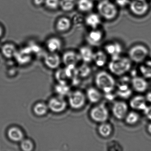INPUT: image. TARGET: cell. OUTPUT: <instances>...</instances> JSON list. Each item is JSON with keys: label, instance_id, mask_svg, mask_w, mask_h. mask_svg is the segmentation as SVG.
Listing matches in <instances>:
<instances>
[{"label": "cell", "instance_id": "obj_13", "mask_svg": "<svg viewBox=\"0 0 151 151\" xmlns=\"http://www.w3.org/2000/svg\"><path fill=\"white\" fill-rule=\"evenodd\" d=\"M105 50L113 59L120 56L122 51V47L118 42H114L107 44L105 46Z\"/></svg>", "mask_w": 151, "mask_h": 151}, {"label": "cell", "instance_id": "obj_11", "mask_svg": "<svg viewBox=\"0 0 151 151\" xmlns=\"http://www.w3.org/2000/svg\"><path fill=\"white\" fill-rule=\"evenodd\" d=\"M63 61L64 64L67 66H76L77 64L81 60L79 54L74 51H68L64 53L63 56Z\"/></svg>", "mask_w": 151, "mask_h": 151}, {"label": "cell", "instance_id": "obj_9", "mask_svg": "<svg viewBox=\"0 0 151 151\" xmlns=\"http://www.w3.org/2000/svg\"><path fill=\"white\" fill-rule=\"evenodd\" d=\"M130 9L132 14L141 16L146 14L149 5L146 0H133L130 3Z\"/></svg>", "mask_w": 151, "mask_h": 151}, {"label": "cell", "instance_id": "obj_14", "mask_svg": "<svg viewBox=\"0 0 151 151\" xmlns=\"http://www.w3.org/2000/svg\"><path fill=\"white\" fill-rule=\"evenodd\" d=\"M145 97L142 95H137L134 96L130 100L129 102L130 106L132 109L135 110L144 111L147 107Z\"/></svg>", "mask_w": 151, "mask_h": 151}, {"label": "cell", "instance_id": "obj_41", "mask_svg": "<svg viewBox=\"0 0 151 151\" xmlns=\"http://www.w3.org/2000/svg\"><path fill=\"white\" fill-rule=\"evenodd\" d=\"M33 3L37 6H40L45 3V0H33Z\"/></svg>", "mask_w": 151, "mask_h": 151}, {"label": "cell", "instance_id": "obj_19", "mask_svg": "<svg viewBox=\"0 0 151 151\" xmlns=\"http://www.w3.org/2000/svg\"><path fill=\"white\" fill-rule=\"evenodd\" d=\"M47 47L51 53H55L61 48V40L57 37L50 38L47 41Z\"/></svg>", "mask_w": 151, "mask_h": 151}, {"label": "cell", "instance_id": "obj_5", "mask_svg": "<svg viewBox=\"0 0 151 151\" xmlns=\"http://www.w3.org/2000/svg\"><path fill=\"white\" fill-rule=\"evenodd\" d=\"M90 116L93 121L101 123L107 121L109 117V112L106 105L100 103L92 108Z\"/></svg>", "mask_w": 151, "mask_h": 151}, {"label": "cell", "instance_id": "obj_37", "mask_svg": "<svg viewBox=\"0 0 151 151\" xmlns=\"http://www.w3.org/2000/svg\"><path fill=\"white\" fill-rule=\"evenodd\" d=\"M107 150L108 151H122L121 145L116 141H113L109 142L107 146Z\"/></svg>", "mask_w": 151, "mask_h": 151}, {"label": "cell", "instance_id": "obj_42", "mask_svg": "<svg viewBox=\"0 0 151 151\" xmlns=\"http://www.w3.org/2000/svg\"><path fill=\"white\" fill-rule=\"evenodd\" d=\"M145 98L147 102L151 103V92H149L147 93L146 95Z\"/></svg>", "mask_w": 151, "mask_h": 151}, {"label": "cell", "instance_id": "obj_34", "mask_svg": "<svg viewBox=\"0 0 151 151\" xmlns=\"http://www.w3.org/2000/svg\"><path fill=\"white\" fill-rule=\"evenodd\" d=\"M20 147L24 151H32L34 148L33 142L29 139H24L21 141Z\"/></svg>", "mask_w": 151, "mask_h": 151}, {"label": "cell", "instance_id": "obj_7", "mask_svg": "<svg viewBox=\"0 0 151 151\" xmlns=\"http://www.w3.org/2000/svg\"><path fill=\"white\" fill-rule=\"evenodd\" d=\"M48 109L55 113H60L65 111L68 106V103L64 97L58 96L53 97L49 100Z\"/></svg>", "mask_w": 151, "mask_h": 151}, {"label": "cell", "instance_id": "obj_27", "mask_svg": "<svg viewBox=\"0 0 151 151\" xmlns=\"http://www.w3.org/2000/svg\"><path fill=\"white\" fill-rule=\"evenodd\" d=\"M77 4L78 10L82 12H89L93 7L92 0H78Z\"/></svg>", "mask_w": 151, "mask_h": 151}, {"label": "cell", "instance_id": "obj_15", "mask_svg": "<svg viewBox=\"0 0 151 151\" xmlns=\"http://www.w3.org/2000/svg\"><path fill=\"white\" fill-rule=\"evenodd\" d=\"M32 54L29 48L27 46L20 51H17L14 57L20 64H26L31 60Z\"/></svg>", "mask_w": 151, "mask_h": 151}, {"label": "cell", "instance_id": "obj_45", "mask_svg": "<svg viewBox=\"0 0 151 151\" xmlns=\"http://www.w3.org/2000/svg\"><path fill=\"white\" fill-rule=\"evenodd\" d=\"M94 1H98V0H94Z\"/></svg>", "mask_w": 151, "mask_h": 151}, {"label": "cell", "instance_id": "obj_30", "mask_svg": "<svg viewBox=\"0 0 151 151\" xmlns=\"http://www.w3.org/2000/svg\"><path fill=\"white\" fill-rule=\"evenodd\" d=\"M55 91L58 96L63 97L66 95H68L70 92V88L68 84L59 83L55 87Z\"/></svg>", "mask_w": 151, "mask_h": 151}, {"label": "cell", "instance_id": "obj_2", "mask_svg": "<svg viewBox=\"0 0 151 151\" xmlns=\"http://www.w3.org/2000/svg\"><path fill=\"white\" fill-rule=\"evenodd\" d=\"M95 83L97 87L105 93L112 92L116 85L114 77L105 71L97 73L95 78Z\"/></svg>", "mask_w": 151, "mask_h": 151}, {"label": "cell", "instance_id": "obj_39", "mask_svg": "<svg viewBox=\"0 0 151 151\" xmlns=\"http://www.w3.org/2000/svg\"><path fill=\"white\" fill-rule=\"evenodd\" d=\"M117 5L120 6H124L128 4L129 2V0H114Z\"/></svg>", "mask_w": 151, "mask_h": 151}, {"label": "cell", "instance_id": "obj_4", "mask_svg": "<svg viewBox=\"0 0 151 151\" xmlns=\"http://www.w3.org/2000/svg\"><path fill=\"white\" fill-rule=\"evenodd\" d=\"M149 54L147 47L142 45H137L131 47L128 52L129 58L136 63H142Z\"/></svg>", "mask_w": 151, "mask_h": 151}, {"label": "cell", "instance_id": "obj_23", "mask_svg": "<svg viewBox=\"0 0 151 151\" xmlns=\"http://www.w3.org/2000/svg\"><path fill=\"white\" fill-rule=\"evenodd\" d=\"M107 57L105 52L98 51L93 54V61L97 67H102L105 66L107 62Z\"/></svg>", "mask_w": 151, "mask_h": 151}, {"label": "cell", "instance_id": "obj_8", "mask_svg": "<svg viewBox=\"0 0 151 151\" xmlns=\"http://www.w3.org/2000/svg\"><path fill=\"white\" fill-rule=\"evenodd\" d=\"M129 78L128 77L122 78L117 85L116 95L124 99H128L131 96L132 91L129 86Z\"/></svg>", "mask_w": 151, "mask_h": 151}, {"label": "cell", "instance_id": "obj_44", "mask_svg": "<svg viewBox=\"0 0 151 151\" xmlns=\"http://www.w3.org/2000/svg\"><path fill=\"white\" fill-rule=\"evenodd\" d=\"M2 34H3V29L1 26H0V37L2 36Z\"/></svg>", "mask_w": 151, "mask_h": 151}, {"label": "cell", "instance_id": "obj_24", "mask_svg": "<svg viewBox=\"0 0 151 151\" xmlns=\"http://www.w3.org/2000/svg\"><path fill=\"white\" fill-rule=\"evenodd\" d=\"M71 22L70 20L67 17H62L57 21L56 28L57 30L60 32H65L70 29Z\"/></svg>", "mask_w": 151, "mask_h": 151}, {"label": "cell", "instance_id": "obj_12", "mask_svg": "<svg viewBox=\"0 0 151 151\" xmlns=\"http://www.w3.org/2000/svg\"><path fill=\"white\" fill-rule=\"evenodd\" d=\"M131 83L134 91L138 93H144L148 88V83L146 80L141 77H133Z\"/></svg>", "mask_w": 151, "mask_h": 151}, {"label": "cell", "instance_id": "obj_3", "mask_svg": "<svg viewBox=\"0 0 151 151\" xmlns=\"http://www.w3.org/2000/svg\"><path fill=\"white\" fill-rule=\"evenodd\" d=\"M97 9L101 17L107 20H112L116 17L117 9L116 6L109 0H102L97 6Z\"/></svg>", "mask_w": 151, "mask_h": 151}, {"label": "cell", "instance_id": "obj_25", "mask_svg": "<svg viewBox=\"0 0 151 151\" xmlns=\"http://www.w3.org/2000/svg\"><path fill=\"white\" fill-rule=\"evenodd\" d=\"M99 134L102 137L107 138L110 136L113 132L111 124L105 122L101 123L98 127Z\"/></svg>", "mask_w": 151, "mask_h": 151}, {"label": "cell", "instance_id": "obj_28", "mask_svg": "<svg viewBox=\"0 0 151 151\" xmlns=\"http://www.w3.org/2000/svg\"><path fill=\"white\" fill-rule=\"evenodd\" d=\"M48 107L47 105L43 102H38L34 105L33 108V112L38 116L45 115L48 112Z\"/></svg>", "mask_w": 151, "mask_h": 151}, {"label": "cell", "instance_id": "obj_21", "mask_svg": "<svg viewBox=\"0 0 151 151\" xmlns=\"http://www.w3.org/2000/svg\"><path fill=\"white\" fill-rule=\"evenodd\" d=\"M93 54L92 50L88 47H82L79 50V55L81 60L85 63L92 61Z\"/></svg>", "mask_w": 151, "mask_h": 151}, {"label": "cell", "instance_id": "obj_43", "mask_svg": "<svg viewBox=\"0 0 151 151\" xmlns=\"http://www.w3.org/2000/svg\"><path fill=\"white\" fill-rule=\"evenodd\" d=\"M147 131L148 133L151 135V123L148 124L147 126Z\"/></svg>", "mask_w": 151, "mask_h": 151}, {"label": "cell", "instance_id": "obj_32", "mask_svg": "<svg viewBox=\"0 0 151 151\" xmlns=\"http://www.w3.org/2000/svg\"><path fill=\"white\" fill-rule=\"evenodd\" d=\"M124 119L127 124L134 125L136 124L139 121V115L135 111H131L128 113Z\"/></svg>", "mask_w": 151, "mask_h": 151}, {"label": "cell", "instance_id": "obj_31", "mask_svg": "<svg viewBox=\"0 0 151 151\" xmlns=\"http://www.w3.org/2000/svg\"><path fill=\"white\" fill-rule=\"evenodd\" d=\"M76 5V0H60V6L65 12H70L73 10Z\"/></svg>", "mask_w": 151, "mask_h": 151}, {"label": "cell", "instance_id": "obj_22", "mask_svg": "<svg viewBox=\"0 0 151 151\" xmlns=\"http://www.w3.org/2000/svg\"><path fill=\"white\" fill-rule=\"evenodd\" d=\"M86 24L93 29H95L101 23L99 16L96 14H91L86 17L85 20Z\"/></svg>", "mask_w": 151, "mask_h": 151}, {"label": "cell", "instance_id": "obj_1", "mask_svg": "<svg viewBox=\"0 0 151 151\" xmlns=\"http://www.w3.org/2000/svg\"><path fill=\"white\" fill-rule=\"evenodd\" d=\"M131 62L129 58L120 56L112 59L109 64L108 68L112 74L120 76H123L130 70Z\"/></svg>", "mask_w": 151, "mask_h": 151}, {"label": "cell", "instance_id": "obj_40", "mask_svg": "<svg viewBox=\"0 0 151 151\" xmlns=\"http://www.w3.org/2000/svg\"><path fill=\"white\" fill-rule=\"evenodd\" d=\"M106 94V98L109 100H113L115 98V95L112 93V92L109 93H105Z\"/></svg>", "mask_w": 151, "mask_h": 151}, {"label": "cell", "instance_id": "obj_20", "mask_svg": "<svg viewBox=\"0 0 151 151\" xmlns=\"http://www.w3.org/2000/svg\"><path fill=\"white\" fill-rule=\"evenodd\" d=\"M86 98L88 100L92 103H98L101 99L100 92L94 87H90L86 91Z\"/></svg>", "mask_w": 151, "mask_h": 151}, {"label": "cell", "instance_id": "obj_35", "mask_svg": "<svg viewBox=\"0 0 151 151\" xmlns=\"http://www.w3.org/2000/svg\"><path fill=\"white\" fill-rule=\"evenodd\" d=\"M78 71L80 77L85 78L91 74V70L88 65L85 63L78 68Z\"/></svg>", "mask_w": 151, "mask_h": 151}, {"label": "cell", "instance_id": "obj_18", "mask_svg": "<svg viewBox=\"0 0 151 151\" xmlns=\"http://www.w3.org/2000/svg\"><path fill=\"white\" fill-rule=\"evenodd\" d=\"M103 38V34L99 30L93 29L90 32L86 37L87 42L90 45L96 46L99 44Z\"/></svg>", "mask_w": 151, "mask_h": 151}, {"label": "cell", "instance_id": "obj_16", "mask_svg": "<svg viewBox=\"0 0 151 151\" xmlns=\"http://www.w3.org/2000/svg\"><path fill=\"white\" fill-rule=\"evenodd\" d=\"M45 63L49 68L55 69L57 68L60 64V58L55 53H52L45 56Z\"/></svg>", "mask_w": 151, "mask_h": 151}, {"label": "cell", "instance_id": "obj_17", "mask_svg": "<svg viewBox=\"0 0 151 151\" xmlns=\"http://www.w3.org/2000/svg\"><path fill=\"white\" fill-rule=\"evenodd\" d=\"M7 136L9 138L14 142H21L24 139V134L22 130L16 126H13L9 129Z\"/></svg>", "mask_w": 151, "mask_h": 151}, {"label": "cell", "instance_id": "obj_29", "mask_svg": "<svg viewBox=\"0 0 151 151\" xmlns=\"http://www.w3.org/2000/svg\"><path fill=\"white\" fill-rule=\"evenodd\" d=\"M139 71L145 78H151V60L146 61L139 67Z\"/></svg>", "mask_w": 151, "mask_h": 151}, {"label": "cell", "instance_id": "obj_36", "mask_svg": "<svg viewBox=\"0 0 151 151\" xmlns=\"http://www.w3.org/2000/svg\"><path fill=\"white\" fill-rule=\"evenodd\" d=\"M45 3L47 8L55 10L60 6V0H45Z\"/></svg>", "mask_w": 151, "mask_h": 151}, {"label": "cell", "instance_id": "obj_38", "mask_svg": "<svg viewBox=\"0 0 151 151\" xmlns=\"http://www.w3.org/2000/svg\"><path fill=\"white\" fill-rule=\"evenodd\" d=\"M144 112L147 118L151 121V105L147 106L146 108L144 110Z\"/></svg>", "mask_w": 151, "mask_h": 151}, {"label": "cell", "instance_id": "obj_10", "mask_svg": "<svg viewBox=\"0 0 151 151\" xmlns=\"http://www.w3.org/2000/svg\"><path fill=\"white\" fill-rule=\"evenodd\" d=\"M113 115L118 120L124 119L128 113V105L123 101H116L112 108Z\"/></svg>", "mask_w": 151, "mask_h": 151}, {"label": "cell", "instance_id": "obj_33", "mask_svg": "<svg viewBox=\"0 0 151 151\" xmlns=\"http://www.w3.org/2000/svg\"><path fill=\"white\" fill-rule=\"evenodd\" d=\"M55 78L59 83L68 84L70 79L67 76L64 69H59L55 73Z\"/></svg>", "mask_w": 151, "mask_h": 151}, {"label": "cell", "instance_id": "obj_6", "mask_svg": "<svg viewBox=\"0 0 151 151\" xmlns=\"http://www.w3.org/2000/svg\"><path fill=\"white\" fill-rule=\"evenodd\" d=\"M68 96V103L70 107L74 109H79L84 106L86 96L80 91L70 92Z\"/></svg>", "mask_w": 151, "mask_h": 151}, {"label": "cell", "instance_id": "obj_26", "mask_svg": "<svg viewBox=\"0 0 151 151\" xmlns=\"http://www.w3.org/2000/svg\"><path fill=\"white\" fill-rule=\"evenodd\" d=\"M1 51L2 54L5 57L11 59L15 57L17 50L13 44H6L2 47Z\"/></svg>", "mask_w": 151, "mask_h": 151}]
</instances>
